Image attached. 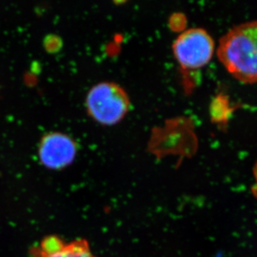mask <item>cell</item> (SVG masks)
<instances>
[{"mask_svg":"<svg viewBox=\"0 0 257 257\" xmlns=\"http://www.w3.org/2000/svg\"><path fill=\"white\" fill-rule=\"evenodd\" d=\"M217 56L235 79L245 84L256 82L257 23L248 21L230 29L221 37Z\"/></svg>","mask_w":257,"mask_h":257,"instance_id":"1","label":"cell"},{"mask_svg":"<svg viewBox=\"0 0 257 257\" xmlns=\"http://www.w3.org/2000/svg\"><path fill=\"white\" fill-rule=\"evenodd\" d=\"M86 107L89 116L98 123L112 126L128 113L131 102L123 87L112 82H102L87 92Z\"/></svg>","mask_w":257,"mask_h":257,"instance_id":"2","label":"cell"},{"mask_svg":"<svg viewBox=\"0 0 257 257\" xmlns=\"http://www.w3.org/2000/svg\"><path fill=\"white\" fill-rule=\"evenodd\" d=\"M172 49L182 68L198 69L206 66L213 56L215 43L206 30L192 28L181 33Z\"/></svg>","mask_w":257,"mask_h":257,"instance_id":"3","label":"cell"},{"mask_svg":"<svg viewBox=\"0 0 257 257\" xmlns=\"http://www.w3.org/2000/svg\"><path fill=\"white\" fill-rule=\"evenodd\" d=\"M78 153V144L70 136L62 133H50L39 143V158L42 164L54 170L71 165Z\"/></svg>","mask_w":257,"mask_h":257,"instance_id":"4","label":"cell"},{"mask_svg":"<svg viewBox=\"0 0 257 257\" xmlns=\"http://www.w3.org/2000/svg\"><path fill=\"white\" fill-rule=\"evenodd\" d=\"M39 254L41 257H94L85 240L67 243L54 235L42 241Z\"/></svg>","mask_w":257,"mask_h":257,"instance_id":"5","label":"cell"}]
</instances>
